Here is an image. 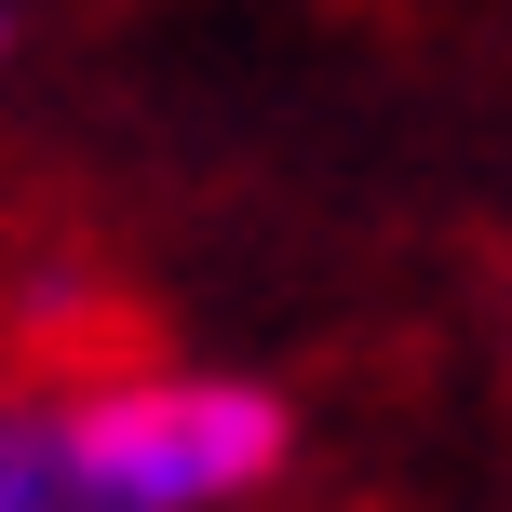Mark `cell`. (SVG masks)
<instances>
[{
	"mask_svg": "<svg viewBox=\"0 0 512 512\" xmlns=\"http://www.w3.org/2000/svg\"><path fill=\"white\" fill-rule=\"evenodd\" d=\"M0 54H14V0H0Z\"/></svg>",
	"mask_w": 512,
	"mask_h": 512,
	"instance_id": "obj_2",
	"label": "cell"
},
{
	"mask_svg": "<svg viewBox=\"0 0 512 512\" xmlns=\"http://www.w3.org/2000/svg\"><path fill=\"white\" fill-rule=\"evenodd\" d=\"M54 405H68V459L95 512H243L297 459L283 391L216 364H68Z\"/></svg>",
	"mask_w": 512,
	"mask_h": 512,
	"instance_id": "obj_1",
	"label": "cell"
}]
</instances>
